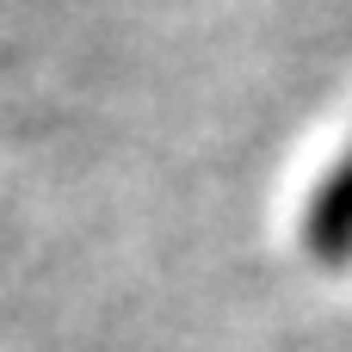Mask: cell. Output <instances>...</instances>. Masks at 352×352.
I'll return each instance as SVG.
<instances>
[{
    "label": "cell",
    "instance_id": "6da1fadb",
    "mask_svg": "<svg viewBox=\"0 0 352 352\" xmlns=\"http://www.w3.org/2000/svg\"><path fill=\"white\" fill-rule=\"evenodd\" d=\"M303 248L328 266H346L352 260V148L328 167V179L309 192V210H303Z\"/></svg>",
    "mask_w": 352,
    "mask_h": 352
}]
</instances>
